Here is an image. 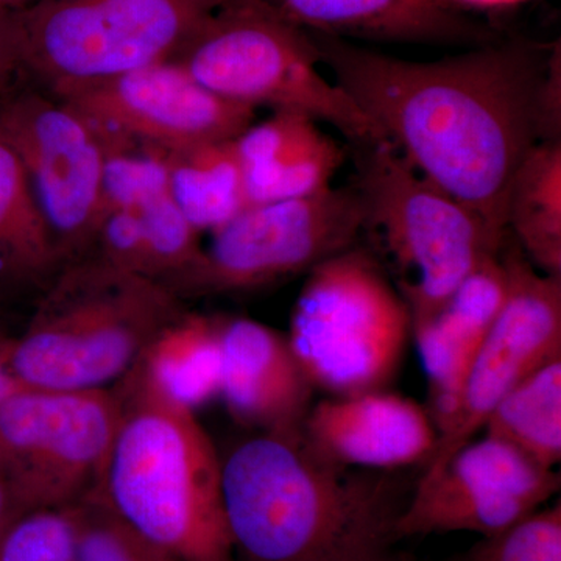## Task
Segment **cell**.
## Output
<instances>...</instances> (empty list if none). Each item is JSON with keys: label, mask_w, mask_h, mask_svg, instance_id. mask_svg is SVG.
I'll return each instance as SVG.
<instances>
[{"label": "cell", "mask_w": 561, "mask_h": 561, "mask_svg": "<svg viewBox=\"0 0 561 561\" xmlns=\"http://www.w3.org/2000/svg\"><path fill=\"white\" fill-rule=\"evenodd\" d=\"M22 512L18 507L16 501H14L13 494L0 478V540H2L5 531L10 529L11 524L21 518Z\"/></svg>", "instance_id": "f1b7e54d"}, {"label": "cell", "mask_w": 561, "mask_h": 561, "mask_svg": "<svg viewBox=\"0 0 561 561\" xmlns=\"http://www.w3.org/2000/svg\"><path fill=\"white\" fill-rule=\"evenodd\" d=\"M351 149L365 230L379 236L393 262L413 330L440 311L482 261L500 254L508 232L491 231L481 217L416 172L389 139Z\"/></svg>", "instance_id": "52a82bcc"}, {"label": "cell", "mask_w": 561, "mask_h": 561, "mask_svg": "<svg viewBox=\"0 0 561 561\" xmlns=\"http://www.w3.org/2000/svg\"><path fill=\"white\" fill-rule=\"evenodd\" d=\"M411 337L408 302L359 245L308 272L287 332L313 389L332 397L386 390Z\"/></svg>", "instance_id": "ba28073f"}, {"label": "cell", "mask_w": 561, "mask_h": 561, "mask_svg": "<svg viewBox=\"0 0 561 561\" xmlns=\"http://www.w3.org/2000/svg\"><path fill=\"white\" fill-rule=\"evenodd\" d=\"M507 271L504 308L472 360L451 420L438 434L423 478L483 431L502 398L542 364L561 356V276L535 268L508 232L501 249Z\"/></svg>", "instance_id": "7c38bea8"}, {"label": "cell", "mask_w": 561, "mask_h": 561, "mask_svg": "<svg viewBox=\"0 0 561 561\" xmlns=\"http://www.w3.org/2000/svg\"><path fill=\"white\" fill-rule=\"evenodd\" d=\"M139 364L171 400L195 411L219 397V317L184 311L144 351Z\"/></svg>", "instance_id": "7402d4cb"}, {"label": "cell", "mask_w": 561, "mask_h": 561, "mask_svg": "<svg viewBox=\"0 0 561 561\" xmlns=\"http://www.w3.org/2000/svg\"><path fill=\"white\" fill-rule=\"evenodd\" d=\"M367 561H409V560L405 559V557L393 556V552L387 551V552L381 553V556L373 557V559L367 560Z\"/></svg>", "instance_id": "836d02e7"}, {"label": "cell", "mask_w": 561, "mask_h": 561, "mask_svg": "<svg viewBox=\"0 0 561 561\" xmlns=\"http://www.w3.org/2000/svg\"><path fill=\"white\" fill-rule=\"evenodd\" d=\"M103 131L162 150L236 139L256 110L228 101L161 61L57 95Z\"/></svg>", "instance_id": "5bb4252c"}, {"label": "cell", "mask_w": 561, "mask_h": 561, "mask_svg": "<svg viewBox=\"0 0 561 561\" xmlns=\"http://www.w3.org/2000/svg\"><path fill=\"white\" fill-rule=\"evenodd\" d=\"M0 139L20 158L65 264L83 256L103 208L106 151L98 125L16 79L0 94Z\"/></svg>", "instance_id": "8fae6325"}, {"label": "cell", "mask_w": 561, "mask_h": 561, "mask_svg": "<svg viewBox=\"0 0 561 561\" xmlns=\"http://www.w3.org/2000/svg\"><path fill=\"white\" fill-rule=\"evenodd\" d=\"M220 456L234 561H367L397 541L412 489L335 463L302 426L253 431Z\"/></svg>", "instance_id": "7a4b0ae2"}, {"label": "cell", "mask_w": 561, "mask_h": 561, "mask_svg": "<svg viewBox=\"0 0 561 561\" xmlns=\"http://www.w3.org/2000/svg\"><path fill=\"white\" fill-rule=\"evenodd\" d=\"M483 432L553 470L561 460V356L516 383L493 409Z\"/></svg>", "instance_id": "cb8c5ba5"}, {"label": "cell", "mask_w": 561, "mask_h": 561, "mask_svg": "<svg viewBox=\"0 0 561 561\" xmlns=\"http://www.w3.org/2000/svg\"><path fill=\"white\" fill-rule=\"evenodd\" d=\"M62 265L27 173L0 139V302L36 300Z\"/></svg>", "instance_id": "ffe728a7"}, {"label": "cell", "mask_w": 561, "mask_h": 561, "mask_svg": "<svg viewBox=\"0 0 561 561\" xmlns=\"http://www.w3.org/2000/svg\"><path fill=\"white\" fill-rule=\"evenodd\" d=\"M9 311L10 308H7L5 305L0 302V343L5 342L7 339H10L9 327H7V312Z\"/></svg>", "instance_id": "d6a6232c"}, {"label": "cell", "mask_w": 561, "mask_h": 561, "mask_svg": "<svg viewBox=\"0 0 561 561\" xmlns=\"http://www.w3.org/2000/svg\"><path fill=\"white\" fill-rule=\"evenodd\" d=\"M305 31L356 41L482 46L501 39L460 0H265Z\"/></svg>", "instance_id": "e0dca14e"}, {"label": "cell", "mask_w": 561, "mask_h": 561, "mask_svg": "<svg viewBox=\"0 0 561 561\" xmlns=\"http://www.w3.org/2000/svg\"><path fill=\"white\" fill-rule=\"evenodd\" d=\"M121 420L113 387L22 389L0 404V478L22 515L101 490Z\"/></svg>", "instance_id": "30bf717a"}, {"label": "cell", "mask_w": 561, "mask_h": 561, "mask_svg": "<svg viewBox=\"0 0 561 561\" xmlns=\"http://www.w3.org/2000/svg\"><path fill=\"white\" fill-rule=\"evenodd\" d=\"M507 230L535 268L561 276V140L538 142L519 164L508 191Z\"/></svg>", "instance_id": "603a6c76"}, {"label": "cell", "mask_w": 561, "mask_h": 561, "mask_svg": "<svg viewBox=\"0 0 561 561\" xmlns=\"http://www.w3.org/2000/svg\"><path fill=\"white\" fill-rule=\"evenodd\" d=\"M69 508L76 524V561H179L128 526L101 490Z\"/></svg>", "instance_id": "d4e9b609"}, {"label": "cell", "mask_w": 561, "mask_h": 561, "mask_svg": "<svg viewBox=\"0 0 561 561\" xmlns=\"http://www.w3.org/2000/svg\"><path fill=\"white\" fill-rule=\"evenodd\" d=\"M507 291V271L500 251L461 280L440 311L412 330L430 381L427 411L438 434L456 411L467 373L500 317Z\"/></svg>", "instance_id": "ac0fdd59"}, {"label": "cell", "mask_w": 561, "mask_h": 561, "mask_svg": "<svg viewBox=\"0 0 561 561\" xmlns=\"http://www.w3.org/2000/svg\"><path fill=\"white\" fill-rule=\"evenodd\" d=\"M7 342H9V339L0 343V404L9 400L11 394L25 389L10 370L9 360H7Z\"/></svg>", "instance_id": "f546056e"}, {"label": "cell", "mask_w": 561, "mask_h": 561, "mask_svg": "<svg viewBox=\"0 0 561 561\" xmlns=\"http://www.w3.org/2000/svg\"><path fill=\"white\" fill-rule=\"evenodd\" d=\"M219 397L251 431L297 430L312 405L313 389L287 334L247 317H219Z\"/></svg>", "instance_id": "2e32d148"}, {"label": "cell", "mask_w": 561, "mask_h": 561, "mask_svg": "<svg viewBox=\"0 0 561 561\" xmlns=\"http://www.w3.org/2000/svg\"><path fill=\"white\" fill-rule=\"evenodd\" d=\"M465 7H507L513 3L526 2V0H460Z\"/></svg>", "instance_id": "4dcf8cb0"}, {"label": "cell", "mask_w": 561, "mask_h": 561, "mask_svg": "<svg viewBox=\"0 0 561 561\" xmlns=\"http://www.w3.org/2000/svg\"><path fill=\"white\" fill-rule=\"evenodd\" d=\"M365 228L354 184L250 205L213 232L197 262L168 289L183 302L262 289L353 249Z\"/></svg>", "instance_id": "9c48e42d"}, {"label": "cell", "mask_w": 561, "mask_h": 561, "mask_svg": "<svg viewBox=\"0 0 561 561\" xmlns=\"http://www.w3.org/2000/svg\"><path fill=\"white\" fill-rule=\"evenodd\" d=\"M302 434L335 463L383 472L426 467L438 442L427 408L387 389L312 404Z\"/></svg>", "instance_id": "9a60e30c"}, {"label": "cell", "mask_w": 561, "mask_h": 561, "mask_svg": "<svg viewBox=\"0 0 561 561\" xmlns=\"http://www.w3.org/2000/svg\"><path fill=\"white\" fill-rule=\"evenodd\" d=\"M36 0H0V11H7V13H11V11H20L27 9L32 3H35Z\"/></svg>", "instance_id": "1f68e13d"}, {"label": "cell", "mask_w": 561, "mask_h": 561, "mask_svg": "<svg viewBox=\"0 0 561 561\" xmlns=\"http://www.w3.org/2000/svg\"><path fill=\"white\" fill-rule=\"evenodd\" d=\"M312 36L334 83L402 158L491 231L507 234L508 191L541 142V92L560 43L501 38L440 60L412 61Z\"/></svg>", "instance_id": "6da1fadb"}, {"label": "cell", "mask_w": 561, "mask_h": 561, "mask_svg": "<svg viewBox=\"0 0 561 561\" xmlns=\"http://www.w3.org/2000/svg\"><path fill=\"white\" fill-rule=\"evenodd\" d=\"M70 508L25 513L0 540V561H76Z\"/></svg>", "instance_id": "4316f807"}, {"label": "cell", "mask_w": 561, "mask_h": 561, "mask_svg": "<svg viewBox=\"0 0 561 561\" xmlns=\"http://www.w3.org/2000/svg\"><path fill=\"white\" fill-rule=\"evenodd\" d=\"M111 387L119 398L121 420L103 500L179 561H234L221 456L195 411L162 393L139 360Z\"/></svg>", "instance_id": "3957f363"}, {"label": "cell", "mask_w": 561, "mask_h": 561, "mask_svg": "<svg viewBox=\"0 0 561 561\" xmlns=\"http://www.w3.org/2000/svg\"><path fill=\"white\" fill-rule=\"evenodd\" d=\"M250 205L295 201L332 186L346 151L316 121L273 111L236 138Z\"/></svg>", "instance_id": "d6986e66"}, {"label": "cell", "mask_w": 561, "mask_h": 561, "mask_svg": "<svg viewBox=\"0 0 561 561\" xmlns=\"http://www.w3.org/2000/svg\"><path fill=\"white\" fill-rule=\"evenodd\" d=\"M559 490V472L483 434L461 446L435 474L420 476L394 524V538L451 531L490 537L541 508Z\"/></svg>", "instance_id": "4fadbf2b"}, {"label": "cell", "mask_w": 561, "mask_h": 561, "mask_svg": "<svg viewBox=\"0 0 561 561\" xmlns=\"http://www.w3.org/2000/svg\"><path fill=\"white\" fill-rule=\"evenodd\" d=\"M454 561H561L560 502L482 537Z\"/></svg>", "instance_id": "484cf974"}, {"label": "cell", "mask_w": 561, "mask_h": 561, "mask_svg": "<svg viewBox=\"0 0 561 561\" xmlns=\"http://www.w3.org/2000/svg\"><path fill=\"white\" fill-rule=\"evenodd\" d=\"M171 61L228 101L302 114L317 124L327 122L351 147L387 139L348 94L320 72L312 33L265 0H232L221 7Z\"/></svg>", "instance_id": "5b68a950"}, {"label": "cell", "mask_w": 561, "mask_h": 561, "mask_svg": "<svg viewBox=\"0 0 561 561\" xmlns=\"http://www.w3.org/2000/svg\"><path fill=\"white\" fill-rule=\"evenodd\" d=\"M232 0H36L7 13L16 79L55 95L172 60Z\"/></svg>", "instance_id": "8992f818"}, {"label": "cell", "mask_w": 561, "mask_h": 561, "mask_svg": "<svg viewBox=\"0 0 561 561\" xmlns=\"http://www.w3.org/2000/svg\"><path fill=\"white\" fill-rule=\"evenodd\" d=\"M184 311L157 280L77 257L36 298L25 330L7 342V360L25 389H108Z\"/></svg>", "instance_id": "277c9868"}, {"label": "cell", "mask_w": 561, "mask_h": 561, "mask_svg": "<svg viewBox=\"0 0 561 561\" xmlns=\"http://www.w3.org/2000/svg\"><path fill=\"white\" fill-rule=\"evenodd\" d=\"M16 80L13 51H11L5 11H0V94Z\"/></svg>", "instance_id": "83f0119b"}, {"label": "cell", "mask_w": 561, "mask_h": 561, "mask_svg": "<svg viewBox=\"0 0 561 561\" xmlns=\"http://www.w3.org/2000/svg\"><path fill=\"white\" fill-rule=\"evenodd\" d=\"M165 168L173 201L201 234L220 230L250 206L236 139L165 150Z\"/></svg>", "instance_id": "44dd1931"}]
</instances>
